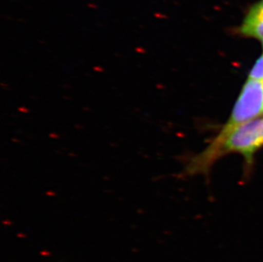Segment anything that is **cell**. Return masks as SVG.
Masks as SVG:
<instances>
[{
    "mask_svg": "<svg viewBox=\"0 0 263 262\" xmlns=\"http://www.w3.org/2000/svg\"><path fill=\"white\" fill-rule=\"evenodd\" d=\"M263 111V81L249 79L245 84L231 118L224 127L233 128L251 121Z\"/></svg>",
    "mask_w": 263,
    "mask_h": 262,
    "instance_id": "7a4b0ae2",
    "label": "cell"
},
{
    "mask_svg": "<svg viewBox=\"0 0 263 262\" xmlns=\"http://www.w3.org/2000/svg\"><path fill=\"white\" fill-rule=\"evenodd\" d=\"M263 146V119L246 122L233 128L223 127L218 136L203 154L189 166L190 173L206 171L220 157L227 153H238L247 160Z\"/></svg>",
    "mask_w": 263,
    "mask_h": 262,
    "instance_id": "6da1fadb",
    "label": "cell"
},
{
    "mask_svg": "<svg viewBox=\"0 0 263 262\" xmlns=\"http://www.w3.org/2000/svg\"><path fill=\"white\" fill-rule=\"evenodd\" d=\"M236 33L263 42V0H259L247 8Z\"/></svg>",
    "mask_w": 263,
    "mask_h": 262,
    "instance_id": "3957f363",
    "label": "cell"
},
{
    "mask_svg": "<svg viewBox=\"0 0 263 262\" xmlns=\"http://www.w3.org/2000/svg\"><path fill=\"white\" fill-rule=\"evenodd\" d=\"M250 79L263 81V54L252 67L250 73Z\"/></svg>",
    "mask_w": 263,
    "mask_h": 262,
    "instance_id": "277c9868",
    "label": "cell"
}]
</instances>
